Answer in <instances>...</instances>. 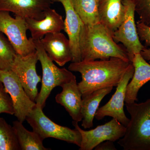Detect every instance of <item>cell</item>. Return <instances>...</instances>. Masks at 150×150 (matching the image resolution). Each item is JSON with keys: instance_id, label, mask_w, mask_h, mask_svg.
Masks as SVG:
<instances>
[{"instance_id": "obj_1", "label": "cell", "mask_w": 150, "mask_h": 150, "mask_svg": "<svg viewBox=\"0 0 150 150\" xmlns=\"http://www.w3.org/2000/svg\"><path fill=\"white\" fill-rule=\"evenodd\" d=\"M131 63L111 57L106 60L72 62L68 69L81 75L78 86L83 97L98 90L117 86Z\"/></svg>"}, {"instance_id": "obj_2", "label": "cell", "mask_w": 150, "mask_h": 150, "mask_svg": "<svg viewBox=\"0 0 150 150\" xmlns=\"http://www.w3.org/2000/svg\"><path fill=\"white\" fill-rule=\"evenodd\" d=\"M80 47L82 61L106 60L115 57L131 62L126 48L117 44L109 30L100 23L84 25Z\"/></svg>"}, {"instance_id": "obj_3", "label": "cell", "mask_w": 150, "mask_h": 150, "mask_svg": "<svg viewBox=\"0 0 150 150\" xmlns=\"http://www.w3.org/2000/svg\"><path fill=\"white\" fill-rule=\"evenodd\" d=\"M125 105L131 119L118 144L124 150H150V98L144 102L126 103Z\"/></svg>"}, {"instance_id": "obj_4", "label": "cell", "mask_w": 150, "mask_h": 150, "mask_svg": "<svg viewBox=\"0 0 150 150\" xmlns=\"http://www.w3.org/2000/svg\"><path fill=\"white\" fill-rule=\"evenodd\" d=\"M34 40L35 51L42 67L41 88L35 100L36 106L43 109L46 100L56 87L61 86L76 76L69 70L60 69L56 66L48 56L40 40Z\"/></svg>"}, {"instance_id": "obj_5", "label": "cell", "mask_w": 150, "mask_h": 150, "mask_svg": "<svg viewBox=\"0 0 150 150\" xmlns=\"http://www.w3.org/2000/svg\"><path fill=\"white\" fill-rule=\"evenodd\" d=\"M25 120L33 131L43 140L54 138L80 146L81 135L77 129H71L54 123L46 116L41 108L36 106L27 115Z\"/></svg>"}, {"instance_id": "obj_6", "label": "cell", "mask_w": 150, "mask_h": 150, "mask_svg": "<svg viewBox=\"0 0 150 150\" xmlns=\"http://www.w3.org/2000/svg\"><path fill=\"white\" fill-rule=\"evenodd\" d=\"M28 30L25 19L16 15L14 18L9 12L0 11V32L6 35L16 54L21 56L36 51L34 40L27 37Z\"/></svg>"}, {"instance_id": "obj_7", "label": "cell", "mask_w": 150, "mask_h": 150, "mask_svg": "<svg viewBox=\"0 0 150 150\" xmlns=\"http://www.w3.org/2000/svg\"><path fill=\"white\" fill-rule=\"evenodd\" d=\"M125 7L124 18L118 29L112 33L116 43L120 42L126 48L129 60L132 62L134 55L144 48L140 41L135 21V6L132 0H122Z\"/></svg>"}, {"instance_id": "obj_8", "label": "cell", "mask_w": 150, "mask_h": 150, "mask_svg": "<svg viewBox=\"0 0 150 150\" xmlns=\"http://www.w3.org/2000/svg\"><path fill=\"white\" fill-rule=\"evenodd\" d=\"M0 81L9 94L13 104L14 115L23 123L27 115L36 107L30 99L16 74L11 70L0 71Z\"/></svg>"}, {"instance_id": "obj_9", "label": "cell", "mask_w": 150, "mask_h": 150, "mask_svg": "<svg viewBox=\"0 0 150 150\" xmlns=\"http://www.w3.org/2000/svg\"><path fill=\"white\" fill-rule=\"evenodd\" d=\"M72 124L81 135L80 150H93L104 141L115 142L124 137L126 133V126L114 118L108 123L89 131L81 129L76 121H73Z\"/></svg>"}, {"instance_id": "obj_10", "label": "cell", "mask_w": 150, "mask_h": 150, "mask_svg": "<svg viewBox=\"0 0 150 150\" xmlns=\"http://www.w3.org/2000/svg\"><path fill=\"white\" fill-rule=\"evenodd\" d=\"M38 61L36 51L26 56L16 54L11 69L17 76L30 99L35 102L38 94V84L42 79L36 72Z\"/></svg>"}, {"instance_id": "obj_11", "label": "cell", "mask_w": 150, "mask_h": 150, "mask_svg": "<svg viewBox=\"0 0 150 150\" xmlns=\"http://www.w3.org/2000/svg\"><path fill=\"white\" fill-rule=\"evenodd\" d=\"M134 72V66L131 62L116 86L115 93L108 102L98 108L97 111L95 116L97 120H102L105 116H110L116 119L123 126L128 125L130 119L126 117L124 112V102L126 88L129 81L133 77Z\"/></svg>"}, {"instance_id": "obj_12", "label": "cell", "mask_w": 150, "mask_h": 150, "mask_svg": "<svg viewBox=\"0 0 150 150\" xmlns=\"http://www.w3.org/2000/svg\"><path fill=\"white\" fill-rule=\"evenodd\" d=\"M54 3L53 0H0V11L13 13L25 19L39 20Z\"/></svg>"}, {"instance_id": "obj_13", "label": "cell", "mask_w": 150, "mask_h": 150, "mask_svg": "<svg viewBox=\"0 0 150 150\" xmlns=\"http://www.w3.org/2000/svg\"><path fill=\"white\" fill-rule=\"evenodd\" d=\"M61 3L64 8L66 18L64 30L69 37L72 54V62H81V56L80 47L81 33L84 23L74 8L71 0H53Z\"/></svg>"}, {"instance_id": "obj_14", "label": "cell", "mask_w": 150, "mask_h": 150, "mask_svg": "<svg viewBox=\"0 0 150 150\" xmlns=\"http://www.w3.org/2000/svg\"><path fill=\"white\" fill-rule=\"evenodd\" d=\"M48 56L60 67L72 60L69 41L61 32L48 33L40 40Z\"/></svg>"}, {"instance_id": "obj_15", "label": "cell", "mask_w": 150, "mask_h": 150, "mask_svg": "<svg viewBox=\"0 0 150 150\" xmlns=\"http://www.w3.org/2000/svg\"><path fill=\"white\" fill-rule=\"evenodd\" d=\"M62 91L55 97L56 103L64 106L73 121H82L81 113L82 95L76 77L62 86Z\"/></svg>"}, {"instance_id": "obj_16", "label": "cell", "mask_w": 150, "mask_h": 150, "mask_svg": "<svg viewBox=\"0 0 150 150\" xmlns=\"http://www.w3.org/2000/svg\"><path fill=\"white\" fill-rule=\"evenodd\" d=\"M25 20L33 40H40L48 33L61 32L64 30L63 18L54 9H48L42 19L26 18Z\"/></svg>"}, {"instance_id": "obj_17", "label": "cell", "mask_w": 150, "mask_h": 150, "mask_svg": "<svg viewBox=\"0 0 150 150\" xmlns=\"http://www.w3.org/2000/svg\"><path fill=\"white\" fill-rule=\"evenodd\" d=\"M99 23L112 34L121 25L124 18L125 7L122 0H99Z\"/></svg>"}, {"instance_id": "obj_18", "label": "cell", "mask_w": 150, "mask_h": 150, "mask_svg": "<svg viewBox=\"0 0 150 150\" xmlns=\"http://www.w3.org/2000/svg\"><path fill=\"white\" fill-rule=\"evenodd\" d=\"M132 63L134 72L131 82L126 88V103L137 101L139 91L150 80V64L142 57L140 53L134 55Z\"/></svg>"}, {"instance_id": "obj_19", "label": "cell", "mask_w": 150, "mask_h": 150, "mask_svg": "<svg viewBox=\"0 0 150 150\" xmlns=\"http://www.w3.org/2000/svg\"><path fill=\"white\" fill-rule=\"evenodd\" d=\"M112 88L113 87L100 89L82 97L81 125L84 129H90L93 126L94 118L98 110L100 103L105 96L111 92Z\"/></svg>"}, {"instance_id": "obj_20", "label": "cell", "mask_w": 150, "mask_h": 150, "mask_svg": "<svg viewBox=\"0 0 150 150\" xmlns=\"http://www.w3.org/2000/svg\"><path fill=\"white\" fill-rule=\"evenodd\" d=\"M22 122L18 121L13 122L21 150H48L43 144V140L35 131L25 129Z\"/></svg>"}, {"instance_id": "obj_21", "label": "cell", "mask_w": 150, "mask_h": 150, "mask_svg": "<svg viewBox=\"0 0 150 150\" xmlns=\"http://www.w3.org/2000/svg\"><path fill=\"white\" fill-rule=\"evenodd\" d=\"M74 8L85 25L99 23V0H71Z\"/></svg>"}, {"instance_id": "obj_22", "label": "cell", "mask_w": 150, "mask_h": 150, "mask_svg": "<svg viewBox=\"0 0 150 150\" xmlns=\"http://www.w3.org/2000/svg\"><path fill=\"white\" fill-rule=\"evenodd\" d=\"M21 150L13 126L0 117V150Z\"/></svg>"}, {"instance_id": "obj_23", "label": "cell", "mask_w": 150, "mask_h": 150, "mask_svg": "<svg viewBox=\"0 0 150 150\" xmlns=\"http://www.w3.org/2000/svg\"><path fill=\"white\" fill-rule=\"evenodd\" d=\"M16 54L8 39L0 32V71L11 69Z\"/></svg>"}, {"instance_id": "obj_24", "label": "cell", "mask_w": 150, "mask_h": 150, "mask_svg": "<svg viewBox=\"0 0 150 150\" xmlns=\"http://www.w3.org/2000/svg\"><path fill=\"white\" fill-rule=\"evenodd\" d=\"M140 21L150 27V0H132Z\"/></svg>"}, {"instance_id": "obj_25", "label": "cell", "mask_w": 150, "mask_h": 150, "mask_svg": "<svg viewBox=\"0 0 150 150\" xmlns=\"http://www.w3.org/2000/svg\"><path fill=\"white\" fill-rule=\"evenodd\" d=\"M2 113L14 115L15 111L11 97L0 81V114Z\"/></svg>"}, {"instance_id": "obj_26", "label": "cell", "mask_w": 150, "mask_h": 150, "mask_svg": "<svg viewBox=\"0 0 150 150\" xmlns=\"http://www.w3.org/2000/svg\"><path fill=\"white\" fill-rule=\"evenodd\" d=\"M140 41H144L145 47L150 48V27L139 21L136 23Z\"/></svg>"}, {"instance_id": "obj_27", "label": "cell", "mask_w": 150, "mask_h": 150, "mask_svg": "<svg viewBox=\"0 0 150 150\" xmlns=\"http://www.w3.org/2000/svg\"><path fill=\"white\" fill-rule=\"evenodd\" d=\"M94 150H116L115 145L113 142L110 141H106L102 142L99 144L97 146L94 148Z\"/></svg>"}, {"instance_id": "obj_28", "label": "cell", "mask_w": 150, "mask_h": 150, "mask_svg": "<svg viewBox=\"0 0 150 150\" xmlns=\"http://www.w3.org/2000/svg\"><path fill=\"white\" fill-rule=\"evenodd\" d=\"M142 57L150 64V48L144 47L140 52Z\"/></svg>"}]
</instances>
